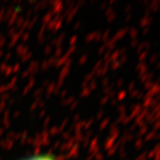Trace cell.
<instances>
[{
    "mask_svg": "<svg viewBox=\"0 0 160 160\" xmlns=\"http://www.w3.org/2000/svg\"><path fill=\"white\" fill-rule=\"evenodd\" d=\"M23 160H56V158L49 154H39V155H35V156L27 158Z\"/></svg>",
    "mask_w": 160,
    "mask_h": 160,
    "instance_id": "obj_1",
    "label": "cell"
}]
</instances>
